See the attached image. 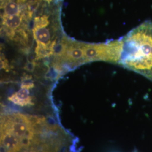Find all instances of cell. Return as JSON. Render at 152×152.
I'll use <instances>...</instances> for the list:
<instances>
[{"instance_id":"1","label":"cell","mask_w":152,"mask_h":152,"mask_svg":"<svg viewBox=\"0 0 152 152\" xmlns=\"http://www.w3.org/2000/svg\"><path fill=\"white\" fill-rule=\"evenodd\" d=\"M119 64L152 81V22L145 20L122 38Z\"/></svg>"}]
</instances>
